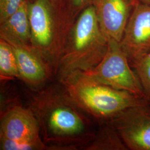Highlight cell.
Wrapping results in <instances>:
<instances>
[{
	"label": "cell",
	"instance_id": "3957f363",
	"mask_svg": "<svg viewBox=\"0 0 150 150\" xmlns=\"http://www.w3.org/2000/svg\"><path fill=\"white\" fill-rule=\"evenodd\" d=\"M108 43L93 6H88L71 29L59 61L58 79L74 71H87L95 67L106 54Z\"/></svg>",
	"mask_w": 150,
	"mask_h": 150
},
{
	"label": "cell",
	"instance_id": "8fae6325",
	"mask_svg": "<svg viewBox=\"0 0 150 150\" xmlns=\"http://www.w3.org/2000/svg\"><path fill=\"white\" fill-rule=\"evenodd\" d=\"M27 1L4 21L0 22V38L31 44V30Z\"/></svg>",
	"mask_w": 150,
	"mask_h": 150
},
{
	"label": "cell",
	"instance_id": "8992f818",
	"mask_svg": "<svg viewBox=\"0 0 150 150\" xmlns=\"http://www.w3.org/2000/svg\"><path fill=\"white\" fill-rule=\"evenodd\" d=\"M108 122L130 150H150V103L136 105Z\"/></svg>",
	"mask_w": 150,
	"mask_h": 150
},
{
	"label": "cell",
	"instance_id": "4fadbf2b",
	"mask_svg": "<svg viewBox=\"0 0 150 150\" xmlns=\"http://www.w3.org/2000/svg\"><path fill=\"white\" fill-rule=\"evenodd\" d=\"M0 76L1 80L20 79L16 55L11 45L0 38Z\"/></svg>",
	"mask_w": 150,
	"mask_h": 150
},
{
	"label": "cell",
	"instance_id": "9a60e30c",
	"mask_svg": "<svg viewBox=\"0 0 150 150\" xmlns=\"http://www.w3.org/2000/svg\"><path fill=\"white\" fill-rule=\"evenodd\" d=\"M1 150H50L43 140L27 142H14L7 139H0Z\"/></svg>",
	"mask_w": 150,
	"mask_h": 150
},
{
	"label": "cell",
	"instance_id": "5b68a950",
	"mask_svg": "<svg viewBox=\"0 0 150 150\" xmlns=\"http://www.w3.org/2000/svg\"><path fill=\"white\" fill-rule=\"evenodd\" d=\"M82 72L99 83L145 98L139 79L120 42L108 40L107 52L101 61L93 69Z\"/></svg>",
	"mask_w": 150,
	"mask_h": 150
},
{
	"label": "cell",
	"instance_id": "5bb4252c",
	"mask_svg": "<svg viewBox=\"0 0 150 150\" xmlns=\"http://www.w3.org/2000/svg\"><path fill=\"white\" fill-rule=\"evenodd\" d=\"M132 69L139 79L145 98L150 103V51L139 59Z\"/></svg>",
	"mask_w": 150,
	"mask_h": 150
},
{
	"label": "cell",
	"instance_id": "7c38bea8",
	"mask_svg": "<svg viewBox=\"0 0 150 150\" xmlns=\"http://www.w3.org/2000/svg\"><path fill=\"white\" fill-rule=\"evenodd\" d=\"M86 150H127L117 131L110 122L102 123Z\"/></svg>",
	"mask_w": 150,
	"mask_h": 150
},
{
	"label": "cell",
	"instance_id": "52a82bcc",
	"mask_svg": "<svg viewBox=\"0 0 150 150\" xmlns=\"http://www.w3.org/2000/svg\"><path fill=\"white\" fill-rule=\"evenodd\" d=\"M132 5L120 42L132 67L150 51V5L139 2Z\"/></svg>",
	"mask_w": 150,
	"mask_h": 150
},
{
	"label": "cell",
	"instance_id": "e0dca14e",
	"mask_svg": "<svg viewBox=\"0 0 150 150\" xmlns=\"http://www.w3.org/2000/svg\"><path fill=\"white\" fill-rule=\"evenodd\" d=\"M28 0H0V22L18 11Z\"/></svg>",
	"mask_w": 150,
	"mask_h": 150
},
{
	"label": "cell",
	"instance_id": "ba28073f",
	"mask_svg": "<svg viewBox=\"0 0 150 150\" xmlns=\"http://www.w3.org/2000/svg\"><path fill=\"white\" fill-rule=\"evenodd\" d=\"M6 41L11 45L16 55L20 79L34 91L45 87L54 75L51 65L31 44Z\"/></svg>",
	"mask_w": 150,
	"mask_h": 150
},
{
	"label": "cell",
	"instance_id": "d6986e66",
	"mask_svg": "<svg viewBox=\"0 0 150 150\" xmlns=\"http://www.w3.org/2000/svg\"><path fill=\"white\" fill-rule=\"evenodd\" d=\"M131 1L132 4L135 2H139L141 4H144L150 5V0H131Z\"/></svg>",
	"mask_w": 150,
	"mask_h": 150
},
{
	"label": "cell",
	"instance_id": "ac0fdd59",
	"mask_svg": "<svg viewBox=\"0 0 150 150\" xmlns=\"http://www.w3.org/2000/svg\"><path fill=\"white\" fill-rule=\"evenodd\" d=\"M48 1L58 10L61 11L62 12H64L67 15V13H66V12L65 11V10H64V0H48Z\"/></svg>",
	"mask_w": 150,
	"mask_h": 150
},
{
	"label": "cell",
	"instance_id": "2e32d148",
	"mask_svg": "<svg viewBox=\"0 0 150 150\" xmlns=\"http://www.w3.org/2000/svg\"><path fill=\"white\" fill-rule=\"evenodd\" d=\"M92 0H64V7L67 15L75 22L81 12L92 4Z\"/></svg>",
	"mask_w": 150,
	"mask_h": 150
},
{
	"label": "cell",
	"instance_id": "ffe728a7",
	"mask_svg": "<svg viewBox=\"0 0 150 150\" xmlns=\"http://www.w3.org/2000/svg\"><path fill=\"white\" fill-rule=\"evenodd\" d=\"M29 2H30V1H33V0H28Z\"/></svg>",
	"mask_w": 150,
	"mask_h": 150
},
{
	"label": "cell",
	"instance_id": "277c9868",
	"mask_svg": "<svg viewBox=\"0 0 150 150\" xmlns=\"http://www.w3.org/2000/svg\"><path fill=\"white\" fill-rule=\"evenodd\" d=\"M31 45L42 55L57 75L71 29L75 22L48 0L28 2Z\"/></svg>",
	"mask_w": 150,
	"mask_h": 150
},
{
	"label": "cell",
	"instance_id": "9c48e42d",
	"mask_svg": "<svg viewBox=\"0 0 150 150\" xmlns=\"http://www.w3.org/2000/svg\"><path fill=\"white\" fill-rule=\"evenodd\" d=\"M0 139L14 142L41 140L38 120L30 107L10 105L1 115Z\"/></svg>",
	"mask_w": 150,
	"mask_h": 150
},
{
	"label": "cell",
	"instance_id": "7a4b0ae2",
	"mask_svg": "<svg viewBox=\"0 0 150 150\" xmlns=\"http://www.w3.org/2000/svg\"><path fill=\"white\" fill-rule=\"evenodd\" d=\"M59 80L74 102L101 123L129 107L150 103L144 97L99 83L80 71L69 73Z\"/></svg>",
	"mask_w": 150,
	"mask_h": 150
},
{
	"label": "cell",
	"instance_id": "30bf717a",
	"mask_svg": "<svg viewBox=\"0 0 150 150\" xmlns=\"http://www.w3.org/2000/svg\"><path fill=\"white\" fill-rule=\"evenodd\" d=\"M99 25L108 41H121L132 9L131 0H92Z\"/></svg>",
	"mask_w": 150,
	"mask_h": 150
},
{
	"label": "cell",
	"instance_id": "6da1fadb",
	"mask_svg": "<svg viewBox=\"0 0 150 150\" xmlns=\"http://www.w3.org/2000/svg\"><path fill=\"white\" fill-rule=\"evenodd\" d=\"M29 107L38 120L41 137L50 150L85 149L95 136L89 115L60 83L34 91Z\"/></svg>",
	"mask_w": 150,
	"mask_h": 150
}]
</instances>
